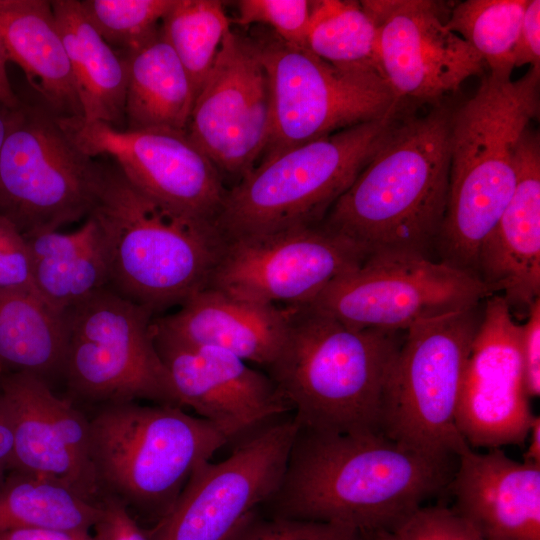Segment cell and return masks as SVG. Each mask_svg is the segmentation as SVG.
<instances>
[{"label": "cell", "mask_w": 540, "mask_h": 540, "mask_svg": "<svg viewBox=\"0 0 540 540\" xmlns=\"http://www.w3.org/2000/svg\"><path fill=\"white\" fill-rule=\"evenodd\" d=\"M289 308L286 341L267 369L299 427L382 433L383 401L404 332L356 329L306 307Z\"/></svg>", "instance_id": "obj_4"}, {"label": "cell", "mask_w": 540, "mask_h": 540, "mask_svg": "<svg viewBox=\"0 0 540 540\" xmlns=\"http://www.w3.org/2000/svg\"><path fill=\"white\" fill-rule=\"evenodd\" d=\"M365 253L321 222L224 240L207 288L265 304L301 308Z\"/></svg>", "instance_id": "obj_14"}, {"label": "cell", "mask_w": 540, "mask_h": 540, "mask_svg": "<svg viewBox=\"0 0 540 540\" xmlns=\"http://www.w3.org/2000/svg\"><path fill=\"white\" fill-rule=\"evenodd\" d=\"M521 325L499 294L483 302L462 377L455 423L471 447L522 445L534 418L524 384Z\"/></svg>", "instance_id": "obj_18"}, {"label": "cell", "mask_w": 540, "mask_h": 540, "mask_svg": "<svg viewBox=\"0 0 540 540\" xmlns=\"http://www.w3.org/2000/svg\"><path fill=\"white\" fill-rule=\"evenodd\" d=\"M180 407L224 428L232 438L291 410L269 375L222 349L154 335Z\"/></svg>", "instance_id": "obj_19"}, {"label": "cell", "mask_w": 540, "mask_h": 540, "mask_svg": "<svg viewBox=\"0 0 540 540\" xmlns=\"http://www.w3.org/2000/svg\"><path fill=\"white\" fill-rule=\"evenodd\" d=\"M62 314V375L73 395L103 404L143 399L179 406L155 346L151 311L106 287Z\"/></svg>", "instance_id": "obj_9"}, {"label": "cell", "mask_w": 540, "mask_h": 540, "mask_svg": "<svg viewBox=\"0 0 540 540\" xmlns=\"http://www.w3.org/2000/svg\"><path fill=\"white\" fill-rule=\"evenodd\" d=\"M0 540H98L90 531L26 528L0 532Z\"/></svg>", "instance_id": "obj_41"}, {"label": "cell", "mask_w": 540, "mask_h": 540, "mask_svg": "<svg viewBox=\"0 0 540 540\" xmlns=\"http://www.w3.org/2000/svg\"><path fill=\"white\" fill-rule=\"evenodd\" d=\"M453 112L437 102L423 115L400 118L321 224L366 257L429 256L447 207Z\"/></svg>", "instance_id": "obj_2"}, {"label": "cell", "mask_w": 540, "mask_h": 540, "mask_svg": "<svg viewBox=\"0 0 540 540\" xmlns=\"http://www.w3.org/2000/svg\"><path fill=\"white\" fill-rule=\"evenodd\" d=\"M175 0H81L97 32L119 55L129 54L161 28Z\"/></svg>", "instance_id": "obj_33"}, {"label": "cell", "mask_w": 540, "mask_h": 540, "mask_svg": "<svg viewBox=\"0 0 540 540\" xmlns=\"http://www.w3.org/2000/svg\"><path fill=\"white\" fill-rule=\"evenodd\" d=\"M365 540H483L452 508L421 506L393 528Z\"/></svg>", "instance_id": "obj_36"}, {"label": "cell", "mask_w": 540, "mask_h": 540, "mask_svg": "<svg viewBox=\"0 0 540 540\" xmlns=\"http://www.w3.org/2000/svg\"><path fill=\"white\" fill-rule=\"evenodd\" d=\"M376 27L380 77L399 100L437 103L470 77L482 74V57L447 28L438 2L360 1Z\"/></svg>", "instance_id": "obj_17"}, {"label": "cell", "mask_w": 540, "mask_h": 540, "mask_svg": "<svg viewBox=\"0 0 540 540\" xmlns=\"http://www.w3.org/2000/svg\"><path fill=\"white\" fill-rule=\"evenodd\" d=\"M89 426L100 496L116 498L150 526L171 509L193 471L232 439L182 407L137 401L103 404Z\"/></svg>", "instance_id": "obj_6"}, {"label": "cell", "mask_w": 540, "mask_h": 540, "mask_svg": "<svg viewBox=\"0 0 540 540\" xmlns=\"http://www.w3.org/2000/svg\"><path fill=\"white\" fill-rule=\"evenodd\" d=\"M56 120L80 151L91 158H111L126 179L155 202L215 224L227 190L219 170L187 131L118 129L82 116Z\"/></svg>", "instance_id": "obj_15"}, {"label": "cell", "mask_w": 540, "mask_h": 540, "mask_svg": "<svg viewBox=\"0 0 540 540\" xmlns=\"http://www.w3.org/2000/svg\"><path fill=\"white\" fill-rule=\"evenodd\" d=\"M226 540H365V538L347 526L262 514L257 510Z\"/></svg>", "instance_id": "obj_34"}, {"label": "cell", "mask_w": 540, "mask_h": 540, "mask_svg": "<svg viewBox=\"0 0 540 540\" xmlns=\"http://www.w3.org/2000/svg\"><path fill=\"white\" fill-rule=\"evenodd\" d=\"M18 108L19 106L17 108H11L0 102V152L13 124Z\"/></svg>", "instance_id": "obj_45"}, {"label": "cell", "mask_w": 540, "mask_h": 540, "mask_svg": "<svg viewBox=\"0 0 540 540\" xmlns=\"http://www.w3.org/2000/svg\"><path fill=\"white\" fill-rule=\"evenodd\" d=\"M528 0H467L445 20L482 57L490 72H513V51Z\"/></svg>", "instance_id": "obj_32"}, {"label": "cell", "mask_w": 540, "mask_h": 540, "mask_svg": "<svg viewBox=\"0 0 540 540\" xmlns=\"http://www.w3.org/2000/svg\"><path fill=\"white\" fill-rule=\"evenodd\" d=\"M102 168L44 105L21 103L0 152V215L24 236L86 219Z\"/></svg>", "instance_id": "obj_10"}, {"label": "cell", "mask_w": 540, "mask_h": 540, "mask_svg": "<svg viewBox=\"0 0 540 540\" xmlns=\"http://www.w3.org/2000/svg\"><path fill=\"white\" fill-rule=\"evenodd\" d=\"M103 514L63 481L11 470L0 485V532L26 528L90 531Z\"/></svg>", "instance_id": "obj_29"}, {"label": "cell", "mask_w": 540, "mask_h": 540, "mask_svg": "<svg viewBox=\"0 0 540 540\" xmlns=\"http://www.w3.org/2000/svg\"><path fill=\"white\" fill-rule=\"evenodd\" d=\"M291 309L239 299L205 288L174 313L154 316L155 336L230 352L268 368L286 341Z\"/></svg>", "instance_id": "obj_22"}, {"label": "cell", "mask_w": 540, "mask_h": 540, "mask_svg": "<svg viewBox=\"0 0 540 540\" xmlns=\"http://www.w3.org/2000/svg\"><path fill=\"white\" fill-rule=\"evenodd\" d=\"M66 352L63 314L37 292L0 290V371L48 378L62 374Z\"/></svg>", "instance_id": "obj_28"}, {"label": "cell", "mask_w": 540, "mask_h": 540, "mask_svg": "<svg viewBox=\"0 0 540 540\" xmlns=\"http://www.w3.org/2000/svg\"><path fill=\"white\" fill-rule=\"evenodd\" d=\"M450 457L401 446L383 433L335 434L299 427L267 514L387 531L448 488Z\"/></svg>", "instance_id": "obj_1"}, {"label": "cell", "mask_w": 540, "mask_h": 540, "mask_svg": "<svg viewBox=\"0 0 540 540\" xmlns=\"http://www.w3.org/2000/svg\"><path fill=\"white\" fill-rule=\"evenodd\" d=\"M13 463V425L0 391V466L11 469Z\"/></svg>", "instance_id": "obj_42"}, {"label": "cell", "mask_w": 540, "mask_h": 540, "mask_svg": "<svg viewBox=\"0 0 540 540\" xmlns=\"http://www.w3.org/2000/svg\"><path fill=\"white\" fill-rule=\"evenodd\" d=\"M306 49L348 71L376 72V27L360 1H312Z\"/></svg>", "instance_id": "obj_30"}, {"label": "cell", "mask_w": 540, "mask_h": 540, "mask_svg": "<svg viewBox=\"0 0 540 540\" xmlns=\"http://www.w3.org/2000/svg\"><path fill=\"white\" fill-rule=\"evenodd\" d=\"M254 44L272 102L270 136L261 159L378 119L402 103L376 72L339 69L277 36Z\"/></svg>", "instance_id": "obj_12"}, {"label": "cell", "mask_w": 540, "mask_h": 540, "mask_svg": "<svg viewBox=\"0 0 540 540\" xmlns=\"http://www.w3.org/2000/svg\"><path fill=\"white\" fill-rule=\"evenodd\" d=\"M528 448L523 454V461L540 464V417L534 416L529 431Z\"/></svg>", "instance_id": "obj_44"}, {"label": "cell", "mask_w": 540, "mask_h": 540, "mask_svg": "<svg viewBox=\"0 0 540 540\" xmlns=\"http://www.w3.org/2000/svg\"><path fill=\"white\" fill-rule=\"evenodd\" d=\"M492 295L472 274L415 253L367 256L306 308L356 329L405 332L427 319L482 303Z\"/></svg>", "instance_id": "obj_11"}, {"label": "cell", "mask_w": 540, "mask_h": 540, "mask_svg": "<svg viewBox=\"0 0 540 540\" xmlns=\"http://www.w3.org/2000/svg\"><path fill=\"white\" fill-rule=\"evenodd\" d=\"M271 120L270 85L257 47L230 30L196 96L187 134L219 172L240 180L261 159Z\"/></svg>", "instance_id": "obj_16"}, {"label": "cell", "mask_w": 540, "mask_h": 540, "mask_svg": "<svg viewBox=\"0 0 540 540\" xmlns=\"http://www.w3.org/2000/svg\"><path fill=\"white\" fill-rule=\"evenodd\" d=\"M122 57L127 64L125 129L187 131L195 94L162 27L145 44Z\"/></svg>", "instance_id": "obj_26"}, {"label": "cell", "mask_w": 540, "mask_h": 540, "mask_svg": "<svg viewBox=\"0 0 540 540\" xmlns=\"http://www.w3.org/2000/svg\"><path fill=\"white\" fill-rule=\"evenodd\" d=\"M0 44L50 112L82 116L51 1L0 0Z\"/></svg>", "instance_id": "obj_24"}, {"label": "cell", "mask_w": 540, "mask_h": 540, "mask_svg": "<svg viewBox=\"0 0 540 540\" xmlns=\"http://www.w3.org/2000/svg\"><path fill=\"white\" fill-rule=\"evenodd\" d=\"M99 502L103 514L93 528L98 540H149L144 527L120 501L103 494Z\"/></svg>", "instance_id": "obj_38"}, {"label": "cell", "mask_w": 540, "mask_h": 540, "mask_svg": "<svg viewBox=\"0 0 540 540\" xmlns=\"http://www.w3.org/2000/svg\"><path fill=\"white\" fill-rule=\"evenodd\" d=\"M235 22L241 26L267 25L285 44L306 48V35L312 1L308 0H240Z\"/></svg>", "instance_id": "obj_35"}, {"label": "cell", "mask_w": 540, "mask_h": 540, "mask_svg": "<svg viewBox=\"0 0 540 540\" xmlns=\"http://www.w3.org/2000/svg\"><path fill=\"white\" fill-rule=\"evenodd\" d=\"M32 258L37 293L55 310L78 304L108 287V265L97 222L91 216L69 233L24 236Z\"/></svg>", "instance_id": "obj_27"}, {"label": "cell", "mask_w": 540, "mask_h": 540, "mask_svg": "<svg viewBox=\"0 0 540 540\" xmlns=\"http://www.w3.org/2000/svg\"><path fill=\"white\" fill-rule=\"evenodd\" d=\"M483 302L420 321L404 332L383 401L385 436L435 457L457 456L467 444L455 415Z\"/></svg>", "instance_id": "obj_8"}, {"label": "cell", "mask_w": 540, "mask_h": 540, "mask_svg": "<svg viewBox=\"0 0 540 540\" xmlns=\"http://www.w3.org/2000/svg\"><path fill=\"white\" fill-rule=\"evenodd\" d=\"M161 27L190 78L196 99L231 30L223 4L217 0H175Z\"/></svg>", "instance_id": "obj_31"}, {"label": "cell", "mask_w": 540, "mask_h": 540, "mask_svg": "<svg viewBox=\"0 0 540 540\" xmlns=\"http://www.w3.org/2000/svg\"><path fill=\"white\" fill-rule=\"evenodd\" d=\"M448 488L452 509L483 540H540V464L518 462L501 448L465 444Z\"/></svg>", "instance_id": "obj_20"}, {"label": "cell", "mask_w": 540, "mask_h": 540, "mask_svg": "<svg viewBox=\"0 0 540 540\" xmlns=\"http://www.w3.org/2000/svg\"><path fill=\"white\" fill-rule=\"evenodd\" d=\"M6 469H7V468H5V467H3V466H0V485L2 484V482H3L4 479H5L4 473H5V470H6Z\"/></svg>", "instance_id": "obj_46"}, {"label": "cell", "mask_w": 540, "mask_h": 540, "mask_svg": "<svg viewBox=\"0 0 540 540\" xmlns=\"http://www.w3.org/2000/svg\"><path fill=\"white\" fill-rule=\"evenodd\" d=\"M476 274L512 312L527 313L540 297V142L530 129L518 149L515 190L480 249Z\"/></svg>", "instance_id": "obj_21"}, {"label": "cell", "mask_w": 540, "mask_h": 540, "mask_svg": "<svg viewBox=\"0 0 540 540\" xmlns=\"http://www.w3.org/2000/svg\"><path fill=\"white\" fill-rule=\"evenodd\" d=\"M0 290L34 291L32 258L24 235L0 215Z\"/></svg>", "instance_id": "obj_37"}, {"label": "cell", "mask_w": 540, "mask_h": 540, "mask_svg": "<svg viewBox=\"0 0 540 540\" xmlns=\"http://www.w3.org/2000/svg\"><path fill=\"white\" fill-rule=\"evenodd\" d=\"M511 75L490 72L452 117L447 207L435 248L440 261L475 277L480 249L515 190L519 145L538 112L540 68Z\"/></svg>", "instance_id": "obj_3"}, {"label": "cell", "mask_w": 540, "mask_h": 540, "mask_svg": "<svg viewBox=\"0 0 540 540\" xmlns=\"http://www.w3.org/2000/svg\"><path fill=\"white\" fill-rule=\"evenodd\" d=\"M514 68H540V1L528 0L513 51Z\"/></svg>", "instance_id": "obj_40"}, {"label": "cell", "mask_w": 540, "mask_h": 540, "mask_svg": "<svg viewBox=\"0 0 540 540\" xmlns=\"http://www.w3.org/2000/svg\"><path fill=\"white\" fill-rule=\"evenodd\" d=\"M400 109L260 159L226 192L215 221L222 238L320 223L401 118Z\"/></svg>", "instance_id": "obj_7"}, {"label": "cell", "mask_w": 540, "mask_h": 540, "mask_svg": "<svg viewBox=\"0 0 540 540\" xmlns=\"http://www.w3.org/2000/svg\"><path fill=\"white\" fill-rule=\"evenodd\" d=\"M1 376H2V373H1V371H0V378H1Z\"/></svg>", "instance_id": "obj_47"}, {"label": "cell", "mask_w": 540, "mask_h": 540, "mask_svg": "<svg viewBox=\"0 0 540 540\" xmlns=\"http://www.w3.org/2000/svg\"><path fill=\"white\" fill-rule=\"evenodd\" d=\"M7 63L8 60L0 44V102L11 108H17L21 101L17 98L9 81L6 70Z\"/></svg>", "instance_id": "obj_43"}, {"label": "cell", "mask_w": 540, "mask_h": 540, "mask_svg": "<svg viewBox=\"0 0 540 540\" xmlns=\"http://www.w3.org/2000/svg\"><path fill=\"white\" fill-rule=\"evenodd\" d=\"M82 117L125 129L127 64L101 37L79 0L51 1Z\"/></svg>", "instance_id": "obj_25"}, {"label": "cell", "mask_w": 540, "mask_h": 540, "mask_svg": "<svg viewBox=\"0 0 540 540\" xmlns=\"http://www.w3.org/2000/svg\"><path fill=\"white\" fill-rule=\"evenodd\" d=\"M0 391L13 425V463L20 470L65 482L85 498L99 502L93 473L63 443L51 412L53 394L48 382L29 373L0 378Z\"/></svg>", "instance_id": "obj_23"}, {"label": "cell", "mask_w": 540, "mask_h": 540, "mask_svg": "<svg viewBox=\"0 0 540 540\" xmlns=\"http://www.w3.org/2000/svg\"><path fill=\"white\" fill-rule=\"evenodd\" d=\"M526 322L521 325V355L524 384L529 398L540 394V298L527 311Z\"/></svg>", "instance_id": "obj_39"}, {"label": "cell", "mask_w": 540, "mask_h": 540, "mask_svg": "<svg viewBox=\"0 0 540 540\" xmlns=\"http://www.w3.org/2000/svg\"><path fill=\"white\" fill-rule=\"evenodd\" d=\"M299 425L294 417L267 425L219 462L191 474L171 509L144 528L149 540H226L277 492Z\"/></svg>", "instance_id": "obj_13"}, {"label": "cell", "mask_w": 540, "mask_h": 540, "mask_svg": "<svg viewBox=\"0 0 540 540\" xmlns=\"http://www.w3.org/2000/svg\"><path fill=\"white\" fill-rule=\"evenodd\" d=\"M100 229L108 288L154 315L208 287L224 240L214 223L176 213L103 164L89 214Z\"/></svg>", "instance_id": "obj_5"}]
</instances>
